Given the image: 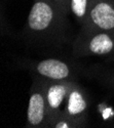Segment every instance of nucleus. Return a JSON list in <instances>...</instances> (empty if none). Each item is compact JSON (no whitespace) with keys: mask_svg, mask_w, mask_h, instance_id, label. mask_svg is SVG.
<instances>
[{"mask_svg":"<svg viewBox=\"0 0 114 128\" xmlns=\"http://www.w3.org/2000/svg\"><path fill=\"white\" fill-rule=\"evenodd\" d=\"M68 14L53 0H34L23 31L24 38L39 46L65 42Z\"/></svg>","mask_w":114,"mask_h":128,"instance_id":"obj_1","label":"nucleus"},{"mask_svg":"<svg viewBox=\"0 0 114 128\" xmlns=\"http://www.w3.org/2000/svg\"><path fill=\"white\" fill-rule=\"evenodd\" d=\"M17 65L35 76L54 81H78L81 76H84L85 71V68L76 62L56 58L43 60L23 58L17 60Z\"/></svg>","mask_w":114,"mask_h":128,"instance_id":"obj_2","label":"nucleus"},{"mask_svg":"<svg viewBox=\"0 0 114 128\" xmlns=\"http://www.w3.org/2000/svg\"><path fill=\"white\" fill-rule=\"evenodd\" d=\"M74 58L100 56L108 62L114 56V31L80 28L72 44Z\"/></svg>","mask_w":114,"mask_h":128,"instance_id":"obj_3","label":"nucleus"},{"mask_svg":"<svg viewBox=\"0 0 114 128\" xmlns=\"http://www.w3.org/2000/svg\"><path fill=\"white\" fill-rule=\"evenodd\" d=\"M27 128H48V106L41 77H33L27 108Z\"/></svg>","mask_w":114,"mask_h":128,"instance_id":"obj_4","label":"nucleus"},{"mask_svg":"<svg viewBox=\"0 0 114 128\" xmlns=\"http://www.w3.org/2000/svg\"><path fill=\"white\" fill-rule=\"evenodd\" d=\"M89 96L86 89L78 81H74L70 88L63 114L70 118L78 128L88 126Z\"/></svg>","mask_w":114,"mask_h":128,"instance_id":"obj_5","label":"nucleus"},{"mask_svg":"<svg viewBox=\"0 0 114 128\" xmlns=\"http://www.w3.org/2000/svg\"><path fill=\"white\" fill-rule=\"evenodd\" d=\"M48 106V128L63 113L70 88L74 81H54L42 78Z\"/></svg>","mask_w":114,"mask_h":128,"instance_id":"obj_6","label":"nucleus"},{"mask_svg":"<svg viewBox=\"0 0 114 128\" xmlns=\"http://www.w3.org/2000/svg\"><path fill=\"white\" fill-rule=\"evenodd\" d=\"M80 28L114 31V0H94L87 23Z\"/></svg>","mask_w":114,"mask_h":128,"instance_id":"obj_7","label":"nucleus"},{"mask_svg":"<svg viewBox=\"0 0 114 128\" xmlns=\"http://www.w3.org/2000/svg\"><path fill=\"white\" fill-rule=\"evenodd\" d=\"M84 76L96 80L106 88L114 90V67L94 65L85 68Z\"/></svg>","mask_w":114,"mask_h":128,"instance_id":"obj_8","label":"nucleus"},{"mask_svg":"<svg viewBox=\"0 0 114 128\" xmlns=\"http://www.w3.org/2000/svg\"><path fill=\"white\" fill-rule=\"evenodd\" d=\"M94 0H67L68 16H72L76 22L83 27L86 25L89 16L90 8Z\"/></svg>","mask_w":114,"mask_h":128,"instance_id":"obj_9","label":"nucleus"},{"mask_svg":"<svg viewBox=\"0 0 114 128\" xmlns=\"http://www.w3.org/2000/svg\"><path fill=\"white\" fill-rule=\"evenodd\" d=\"M53 1L68 14V12H67V0H53Z\"/></svg>","mask_w":114,"mask_h":128,"instance_id":"obj_10","label":"nucleus"},{"mask_svg":"<svg viewBox=\"0 0 114 128\" xmlns=\"http://www.w3.org/2000/svg\"><path fill=\"white\" fill-rule=\"evenodd\" d=\"M109 62H114V56H113V58H111Z\"/></svg>","mask_w":114,"mask_h":128,"instance_id":"obj_11","label":"nucleus"}]
</instances>
